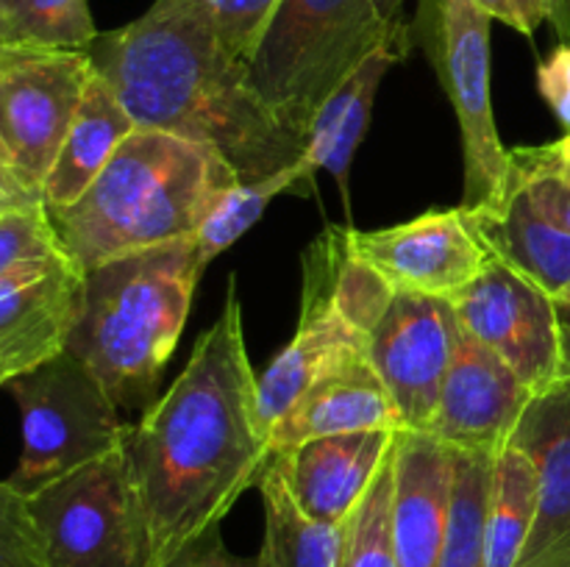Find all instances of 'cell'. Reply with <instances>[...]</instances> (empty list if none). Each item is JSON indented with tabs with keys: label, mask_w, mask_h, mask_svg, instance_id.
<instances>
[{
	"label": "cell",
	"mask_w": 570,
	"mask_h": 567,
	"mask_svg": "<svg viewBox=\"0 0 570 567\" xmlns=\"http://www.w3.org/2000/svg\"><path fill=\"white\" fill-rule=\"evenodd\" d=\"M493 17L476 0H421L417 39L426 48L440 83L456 111L465 161V209L499 203L510 187V150L493 115Z\"/></svg>",
	"instance_id": "obj_8"
},
{
	"label": "cell",
	"mask_w": 570,
	"mask_h": 567,
	"mask_svg": "<svg viewBox=\"0 0 570 567\" xmlns=\"http://www.w3.org/2000/svg\"><path fill=\"white\" fill-rule=\"evenodd\" d=\"M98 37L87 0H0V48L89 50Z\"/></svg>",
	"instance_id": "obj_25"
},
{
	"label": "cell",
	"mask_w": 570,
	"mask_h": 567,
	"mask_svg": "<svg viewBox=\"0 0 570 567\" xmlns=\"http://www.w3.org/2000/svg\"><path fill=\"white\" fill-rule=\"evenodd\" d=\"M538 89L566 133H570V42L560 44L538 67Z\"/></svg>",
	"instance_id": "obj_34"
},
{
	"label": "cell",
	"mask_w": 570,
	"mask_h": 567,
	"mask_svg": "<svg viewBox=\"0 0 570 567\" xmlns=\"http://www.w3.org/2000/svg\"><path fill=\"white\" fill-rule=\"evenodd\" d=\"M495 456L454 450V495L438 567H484V523Z\"/></svg>",
	"instance_id": "obj_27"
},
{
	"label": "cell",
	"mask_w": 570,
	"mask_h": 567,
	"mask_svg": "<svg viewBox=\"0 0 570 567\" xmlns=\"http://www.w3.org/2000/svg\"><path fill=\"white\" fill-rule=\"evenodd\" d=\"M134 131H137V122L131 120L122 100L117 98L111 83L95 72L78 106L70 133L61 145L59 159L45 183L48 206L56 209V206L76 203Z\"/></svg>",
	"instance_id": "obj_22"
},
{
	"label": "cell",
	"mask_w": 570,
	"mask_h": 567,
	"mask_svg": "<svg viewBox=\"0 0 570 567\" xmlns=\"http://www.w3.org/2000/svg\"><path fill=\"white\" fill-rule=\"evenodd\" d=\"M237 183V170L209 145L137 128L76 203L48 211L67 256L89 272L117 256L195 237Z\"/></svg>",
	"instance_id": "obj_3"
},
{
	"label": "cell",
	"mask_w": 570,
	"mask_h": 567,
	"mask_svg": "<svg viewBox=\"0 0 570 567\" xmlns=\"http://www.w3.org/2000/svg\"><path fill=\"white\" fill-rule=\"evenodd\" d=\"M50 567H154L126 448L26 495Z\"/></svg>",
	"instance_id": "obj_7"
},
{
	"label": "cell",
	"mask_w": 570,
	"mask_h": 567,
	"mask_svg": "<svg viewBox=\"0 0 570 567\" xmlns=\"http://www.w3.org/2000/svg\"><path fill=\"white\" fill-rule=\"evenodd\" d=\"M510 178L521 183L534 200L540 211L557 226L570 231V183L557 170L554 159L549 153V145L540 148H515L510 150Z\"/></svg>",
	"instance_id": "obj_30"
},
{
	"label": "cell",
	"mask_w": 570,
	"mask_h": 567,
	"mask_svg": "<svg viewBox=\"0 0 570 567\" xmlns=\"http://www.w3.org/2000/svg\"><path fill=\"white\" fill-rule=\"evenodd\" d=\"M373 428L404 431V417L387 384L373 367L371 354H365L317 378L273 426L267 442L271 454H278L306 439L373 431Z\"/></svg>",
	"instance_id": "obj_19"
},
{
	"label": "cell",
	"mask_w": 570,
	"mask_h": 567,
	"mask_svg": "<svg viewBox=\"0 0 570 567\" xmlns=\"http://www.w3.org/2000/svg\"><path fill=\"white\" fill-rule=\"evenodd\" d=\"M412 44V31L393 39L376 53L367 56L317 109L309 131H306V159L315 170H328L340 183L345 206H348V170L371 126L373 100L390 67L406 59Z\"/></svg>",
	"instance_id": "obj_21"
},
{
	"label": "cell",
	"mask_w": 570,
	"mask_h": 567,
	"mask_svg": "<svg viewBox=\"0 0 570 567\" xmlns=\"http://www.w3.org/2000/svg\"><path fill=\"white\" fill-rule=\"evenodd\" d=\"M460 331L451 300L417 292H395L373 328L367 354L387 384L406 431H429L432 426Z\"/></svg>",
	"instance_id": "obj_11"
},
{
	"label": "cell",
	"mask_w": 570,
	"mask_h": 567,
	"mask_svg": "<svg viewBox=\"0 0 570 567\" xmlns=\"http://www.w3.org/2000/svg\"><path fill=\"white\" fill-rule=\"evenodd\" d=\"M92 76L89 50L0 48V181L45 195Z\"/></svg>",
	"instance_id": "obj_9"
},
{
	"label": "cell",
	"mask_w": 570,
	"mask_h": 567,
	"mask_svg": "<svg viewBox=\"0 0 570 567\" xmlns=\"http://www.w3.org/2000/svg\"><path fill=\"white\" fill-rule=\"evenodd\" d=\"M460 326L493 350L534 395L568 376L562 317L554 295L490 259L454 300Z\"/></svg>",
	"instance_id": "obj_10"
},
{
	"label": "cell",
	"mask_w": 570,
	"mask_h": 567,
	"mask_svg": "<svg viewBox=\"0 0 570 567\" xmlns=\"http://www.w3.org/2000/svg\"><path fill=\"white\" fill-rule=\"evenodd\" d=\"M220 526H212L209 531L184 545L165 567H262L259 556L234 554L223 539Z\"/></svg>",
	"instance_id": "obj_33"
},
{
	"label": "cell",
	"mask_w": 570,
	"mask_h": 567,
	"mask_svg": "<svg viewBox=\"0 0 570 567\" xmlns=\"http://www.w3.org/2000/svg\"><path fill=\"white\" fill-rule=\"evenodd\" d=\"M549 153L551 159H554L557 170H560L570 183V133H566L562 139H557V142H549Z\"/></svg>",
	"instance_id": "obj_36"
},
{
	"label": "cell",
	"mask_w": 570,
	"mask_h": 567,
	"mask_svg": "<svg viewBox=\"0 0 570 567\" xmlns=\"http://www.w3.org/2000/svg\"><path fill=\"white\" fill-rule=\"evenodd\" d=\"M237 59L248 61L278 0H189Z\"/></svg>",
	"instance_id": "obj_31"
},
{
	"label": "cell",
	"mask_w": 570,
	"mask_h": 567,
	"mask_svg": "<svg viewBox=\"0 0 570 567\" xmlns=\"http://www.w3.org/2000/svg\"><path fill=\"white\" fill-rule=\"evenodd\" d=\"M0 567H50L26 495L0 484Z\"/></svg>",
	"instance_id": "obj_32"
},
{
	"label": "cell",
	"mask_w": 570,
	"mask_h": 567,
	"mask_svg": "<svg viewBox=\"0 0 570 567\" xmlns=\"http://www.w3.org/2000/svg\"><path fill=\"white\" fill-rule=\"evenodd\" d=\"M554 26L560 31V37H568V28H570V0H554Z\"/></svg>",
	"instance_id": "obj_37"
},
{
	"label": "cell",
	"mask_w": 570,
	"mask_h": 567,
	"mask_svg": "<svg viewBox=\"0 0 570 567\" xmlns=\"http://www.w3.org/2000/svg\"><path fill=\"white\" fill-rule=\"evenodd\" d=\"M399 445V442H395ZM395 448L384 459L371 489L345 520L343 550L337 567H399L393 543Z\"/></svg>",
	"instance_id": "obj_28"
},
{
	"label": "cell",
	"mask_w": 570,
	"mask_h": 567,
	"mask_svg": "<svg viewBox=\"0 0 570 567\" xmlns=\"http://www.w3.org/2000/svg\"><path fill=\"white\" fill-rule=\"evenodd\" d=\"M87 272L65 256L0 272V381L3 387L70 345L83 315Z\"/></svg>",
	"instance_id": "obj_13"
},
{
	"label": "cell",
	"mask_w": 570,
	"mask_h": 567,
	"mask_svg": "<svg viewBox=\"0 0 570 567\" xmlns=\"http://www.w3.org/2000/svg\"><path fill=\"white\" fill-rule=\"evenodd\" d=\"M126 456L142 495L154 567L212 526L271 465L259 422V376L245 348L237 276L215 326L195 342L173 387L131 426Z\"/></svg>",
	"instance_id": "obj_1"
},
{
	"label": "cell",
	"mask_w": 570,
	"mask_h": 567,
	"mask_svg": "<svg viewBox=\"0 0 570 567\" xmlns=\"http://www.w3.org/2000/svg\"><path fill=\"white\" fill-rule=\"evenodd\" d=\"M512 445L538 472V515L518 567H570V372L534 395Z\"/></svg>",
	"instance_id": "obj_15"
},
{
	"label": "cell",
	"mask_w": 570,
	"mask_h": 567,
	"mask_svg": "<svg viewBox=\"0 0 570 567\" xmlns=\"http://www.w3.org/2000/svg\"><path fill=\"white\" fill-rule=\"evenodd\" d=\"M312 176H315V165L304 156V159L273 172V176L239 181L237 187L228 189L226 198L215 206V211L206 217L200 231L195 233L200 265L206 267L215 256L232 248L245 231H250L259 222V217L265 215V209L278 195L289 192L295 183H309Z\"/></svg>",
	"instance_id": "obj_26"
},
{
	"label": "cell",
	"mask_w": 570,
	"mask_h": 567,
	"mask_svg": "<svg viewBox=\"0 0 570 567\" xmlns=\"http://www.w3.org/2000/svg\"><path fill=\"white\" fill-rule=\"evenodd\" d=\"M367 350L371 337L351 326L343 311L332 304L323 284L304 272L295 337L259 376V422L267 439L273 426L317 378L356 356H365Z\"/></svg>",
	"instance_id": "obj_17"
},
{
	"label": "cell",
	"mask_w": 570,
	"mask_h": 567,
	"mask_svg": "<svg viewBox=\"0 0 570 567\" xmlns=\"http://www.w3.org/2000/svg\"><path fill=\"white\" fill-rule=\"evenodd\" d=\"M399 434L390 428H373L306 439L295 448L273 454L271 465L306 515L343 526L371 489L384 459L393 454Z\"/></svg>",
	"instance_id": "obj_16"
},
{
	"label": "cell",
	"mask_w": 570,
	"mask_h": 567,
	"mask_svg": "<svg viewBox=\"0 0 570 567\" xmlns=\"http://www.w3.org/2000/svg\"><path fill=\"white\" fill-rule=\"evenodd\" d=\"M465 211L493 259L504 261L557 300L568 292L570 231L549 220L521 183L510 178V187L499 203Z\"/></svg>",
	"instance_id": "obj_20"
},
{
	"label": "cell",
	"mask_w": 570,
	"mask_h": 567,
	"mask_svg": "<svg viewBox=\"0 0 570 567\" xmlns=\"http://www.w3.org/2000/svg\"><path fill=\"white\" fill-rule=\"evenodd\" d=\"M348 237L356 256L376 267L399 292L445 300L471 287L493 259L462 206L426 211L379 231L351 228Z\"/></svg>",
	"instance_id": "obj_12"
},
{
	"label": "cell",
	"mask_w": 570,
	"mask_h": 567,
	"mask_svg": "<svg viewBox=\"0 0 570 567\" xmlns=\"http://www.w3.org/2000/svg\"><path fill=\"white\" fill-rule=\"evenodd\" d=\"M204 270L189 237L87 272L83 315L67 350L100 378L120 409L145 411L156 400Z\"/></svg>",
	"instance_id": "obj_4"
},
{
	"label": "cell",
	"mask_w": 570,
	"mask_h": 567,
	"mask_svg": "<svg viewBox=\"0 0 570 567\" xmlns=\"http://www.w3.org/2000/svg\"><path fill=\"white\" fill-rule=\"evenodd\" d=\"M399 0H278L245 61L250 87L306 137L323 100L371 53L412 28Z\"/></svg>",
	"instance_id": "obj_5"
},
{
	"label": "cell",
	"mask_w": 570,
	"mask_h": 567,
	"mask_svg": "<svg viewBox=\"0 0 570 567\" xmlns=\"http://www.w3.org/2000/svg\"><path fill=\"white\" fill-rule=\"evenodd\" d=\"M493 20L515 28L523 37H534L546 20L554 22V0H476Z\"/></svg>",
	"instance_id": "obj_35"
},
{
	"label": "cell",
	"mask_w": 570,
	"mask_h": 567,
	"mask_svg": "<svg viewBox=\"0 0 570 567\" xmlns=\"http://www.w3.org/2000/svg\"><path fill=\"white\" fill-rule=\"evenodd\" d=\"M137 128L209 145L239 181L273 176L306 153V137L250 87L248 67L189 0H154L89 48Z\"/></svg>",
	"instance_id": "obj_2"
},
{
	"label": "cell",
	"mask_w": 570,
	"mask_h": 567,
	"mask_svg": "<svg viewBox=\"0 0 570 567\" xmlns=\"http://www.w3.org/2000/svg\"><path fill=\"white\" fill-rule=\"evenodd\" d=\"M562 342H566V367L570 372V326H562Z\"/></svg>",
	"instance_id": "obj_38"
},
{
	"label": "cell",
	"mask_w": 570,
	"mask_h": 567,
	"mask_svg": "<svg viewBox=\"0 0 570 567\" xmlns=\"http://www.w3.org/2000/svg\"><path fill=\"white\" fill-rule=\"evenodd\" d=\"M538 515V472L518 445H507L493 459L484 567H518Z\"/></svg>",
	"instance_id": "obj_24"
},
{
	"label": "cell",
	"mask_w": 570,
	"mask_h": 567,
	"mask_svg": "<svg viewBox=\"0 0 570 567\" xmlns=\"http://www.w3.org/2000/svg\"><path fill=\"white\" fill-rule=\"evenodd\" d=\"M48 206H22L0 211V272L65 259Z\"/></svg>",
	"instance_id": "obj_29"
},
{
	"label": "cell",
	"mask_w": 570,
	"mask_h": 567,
	"mask_svg": "<svg viewBox=\"0 0 570 567\" xmlns=\"http://www.w3.org/2000/svg\"><path fill=\"white\" fill-rule=\"evenodd\" d=\"M454 495V448L429 431H401L395 445L393 543L399 567H438Z\"/></svg>",
	"instance_id": "obj_18"
},
{
	"label": "cell",
	"mask_w": 570,
	"mask_h": 567,
	"mask_svg": "<svg viewBox=\"0 0 570 567\" xmlns=\"http://www.w3.org/2000/svg\"><path fill=\"white\" fill-rule=\"evenodd\" d=\"M262 506H265V539H262V567H337L343 550L345 523L315 520L289 495L287 484L273 465L259 478Z\"/></svg>",
	"instance_id": "obj_23"
},
{
	"label": "cell",
	"mask_w": 570,
	"mask_h": 567,
	"mask_svg": "<svg viewBox=\"0 0 570 567\" xmlns=\"http://www.w3.org/2000/svg\"><path fill=\"white\" fill-rule=\"evenodd\" d=\"M532 398V389L462 328L429 434L454 450L499 456Z\"/></svg>",
	"instance_id": "obj_14"
},
{
	"label": "cell",
	"mask_w": 570,
	"mask_h": 567,
	"mask_svg": "<svg viewBox=\"0 0 570 567\" xmlns=\"http://www.w3.org/2000/svg\"><path fill=\"white\" fill-rule=\"evenodd\" d=\"M6 389L20 406L22 454L3 484L20 495L115 454L131 431L100 378L70 350L17 376Z\"/></svg>",
	"instance_id": "obj_6"
}]
</instances>
